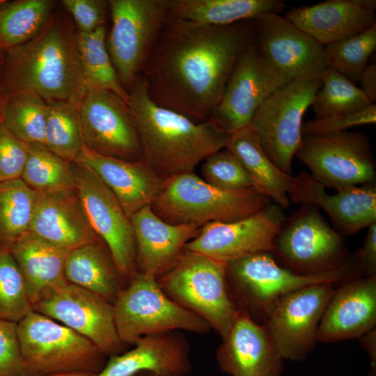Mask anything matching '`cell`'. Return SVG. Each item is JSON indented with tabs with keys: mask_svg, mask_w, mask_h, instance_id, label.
I'll return each instance as SVG.
<instances>
[{
	"mask_svg": "<svg viewBox=\"0 0 376 376\" xmlns=\"http://www.w3.org/2000/svg\"><path fill=\"white\" fill-rule=\"evenodd\" d=\"M253 41V20L214 26L167 19L141 76L155 103L207 121L236 62Z\"/></svg>",
	"mask_w": 376,
	"mask_h": 376,
	"instance_id": "6da1fadb",
	"label": "cell"
},
{
	"mask_svg": "<svg viewBox=\"0 0 376 376\" xmlns=\"http://www.w3.org/2000/svg\"><path fill=\"white\" fill-rule=\"evenodd\" d=\"M78 31L63 11L56 10L30 40L5 51L0 95L29 91L45 101L77 104L87 93L77 43Z\"/></svg>",
	"mask_w": 376,
	"mask_h": 376,
	"instance_id": "7a4b0ae2",
	"label": "cell"
},
{
	"mask_svg": "<svg viewBox=\"0 0 376 376\" xmlns=\"http://www.w3.org/2000/svg\"><path fill=\"white\" fill-rule=\"evenodd\" d=\"M127 93L143 159L162 178L194 172L200 163L225 148L230 134L211 120L196 122L157 104L141 75Z\"/></svg>",
	"mask_w": 376,
	"mask_h": 376,
	"instance_id": "3957f363",
	"label": "cell"
},
{
	"mask_svg": "<svg viewBox=\"0 0 376 376\" xmlns=\"http://www.w3.org/2000/svg\"><path fill=\"white\" fill-rule=\"evenodd\" d=\"M363 276L359 250L344 267L317 275H301L280 265L271 252L248 255L226 263L230 291L239 309L263 324L274 305L291 292L311 285L338 283Z\"/></svg>",
	"mask_w": 376,
	"mask_h": 376,
	"instance_id": "277c9868",
	"label": "cell"
},
{
	"mask_svg": "<svg viewBox=\"0 0 376 376\" xmlns=\"http://www.w3.org/2000/svg\"><path fill=\"white\" fill-rule=\"evenodd\" d=\"M270 203L271 200L255 187L225 190L190 172L164 178L151 207L168 223L200 227L244 218Z\"/></svg>",
	"mask_w": 376,
	"mask_h": 376,
	"instance_id": "5b68a950",
	"label": "cell"
},
{
	"mask_svg": "<svg viewBox=\"0 0 376 376\" xmlns=\"http://www.w3.org/2000/svg\"><path fill=\"white\" fill-rule=\"evenodd\" d=\"M157 280L173 301L203 318L222 340L227 337L240 310L228 287L226 263L184 249Z\"/></svg>",
	"mask_w": 376,
	"mask_h": 376,
	"instance_id": "8992f818",
	"label": "cell"
},
{
	"mask_svg": "<svg viewBox=\"0 0 376 376\" xmlns=\"http://www.w3.org/2000/svg\"><path fill=\"white\" fill-rule=\"evenodd\" d=\"M17 333L27 376L97 374L106 363L107 356L88 339L34 311L17 322Z\"/></svg>",
	"mask_w": 376,
	"mask_h": 376,
	"instance_id": "52a82bcc",
	"label": "cell"
},
{
	"mask_svg": "<svg viewBox=\"0 0 376 376\" xmlns=\"http://www.w3.org/2000/svg\"><path fill=\"white\" fill-rule=\"evenodd\" d=\"M116 331L127 346L150 334L185 331L205 334L210 325L182 307L160 288L157 278L136 272L113 304Z\"/></svg>",
	"mask_w": 376,
	"mask_h": 376,
	"instance_id": "ba28073f",
	"label": "cell"
},
{
	"mask_svg": "<svg viewBox=\"0 0 376 376\" xmlns=\"http://www.w3.org/2000/svg\"><path fill=\"white\" fill-rule=\"evenodd\" d=\"M282 267L301 275L331 272L352 258L343 236L331 228L313 205L301 203L285 219L271 251Z\"/></svg>",
	"mask_w": 376,
	"mask_h": 376,
	"instance_id": "9c48e42d",
	"label": "cell"
},
{
	"mask_svg": "<svg viewBox=\"0 0 376 376\" xmlns=\"http://www.w3.org/2000/svg\"><path fill=\"white\" fill-rule=\"evenodd\" d=\"M169 0H110L107 49L123 87L141 75L167 19Z\"/></svg>",
	"mask_w": 376,
	"mask_h": 376,
	"instance_id": "30bf717a",
	"label": "cell"
},
{
	"mask_svg": "<svg viewBox=\"0 0 376 376\" xmlns=\"http://www.w3.org/2000/svg\"><path fill=\"white\" fill-rule=\"evenodd\" d=\"M320 86V79L288 82L267 98L249 125L271 161L287 174L302 143L303 116Z\"/></svg>",
	"mask_w": 376,
	"mask_h": 376,
	"instance_id": "8fae6325",
	"label": "cell"
},
{
	"mask_svg": "<svg viewBox=\"0 0 376 376\" xmlns=\"http://www.w3.org/2000/svg\"><path fill=\"white\" fill-rule=\"evenodd\" d=\"M295 155L325 188L339 191L375 183L373 152L361 132L304 136Z\"/></svg>",
	"mask_w": 376,
	"mask_h": 376,
	"instance_id": "7c38bea8",
	"label": "cell"
},
{
	"mask_svg": "<svg viewBox=\"0 0 376 376\" xmlns=\"http://www.w3.org/2000/svg\"><path fill=\"white\" fill-rule=\"evenodd\" d=\"M77 194L93 232L107 244L123 288L136 273V249L130 217L105 184L87 166L71 162Z\"/></svg>",
	"mask_w": 376,
	"mask_h": 376,
	"instance_id": "4fadbf2b",
	"label": "cell"
},
{
	"mask_svg": "<svg viewBox=\"0 0 376 376\" xmlns=\"http://www.w3.org/2000/svg\"><path fill=\"white\" fill-rule=\"evenodd\" d=\"M335 283L304 287L279 301L263 324L283 360L304 359L318 343V331Z\"/></svg>",
	"mask_w": 376,
	"mask_h": 376,
	"instance_id": "5bb4252c",
	"label": "cell"
},
{
	"mask_svg": "<svg viewBox=\"0 0 376 376\" xmlns=\"http://www.w3.org/2000/svg\"><path fill=\"white\" fill-rule=\"evenodd\" d=\"M292 80L253 45L236 62L210 120L229 134L242 129L269 96Z\"/></svg>",
	"mask_w": 376,
	"mask_h": 376,
	"instance_id": "9a60e30c",
	"label": "cell"
},
{
	"mask_svg": "<svg viewBox=\"0 0 376 376\" xmlns=\"http://www.w3.org/2000/svg\"><path fill=\"white\" fill-rule=\"evenodd\" d=\"M33 311L84 336L106 356L126 351L116 331L113 304L86 289L66 281L41 297Z\"/></svg>",
	"mask_w": 376,
	"mask_h": 376,
	"instance_id": "2e32d148",
	"label": "cell"
},
{
	"mask_svg": "<svg viewBox=\"0 0 376 376\" xmlns=\"http://www.w3.org/2000/svg\"><path fill=\"white\" fill-rule=\"evenodd\" d=\"M85 146L108 157L143 160V153L131 108L107 90L87 91L79 105Z\"/></svg>",
	"mask_w": 376,
	"mask_h": 376,
	"instance_id": "e0dca14e",
	"label": "cell"
},
{
	"mask_svg": "<svg viewBox=\"0 0 376 376\" xmlns=\"http://www.w3.org/2000/svg\"><path fill=\"white\" fill-rule=\"evenodd\" d=\"M285 219L281 207L270 203L238 220L203 225L185 249L225 263L256 253L271 252Z\"/></svg>",
	"mask_w": 376,
	"mask_h": 376,
	"instance_id": "ac0fdd59",
	"label": "cell"
},
{
	"mask_svg": "<svg viewBox=\"0 0 376 376\" xmlns=\"http://www.w3.org/2000/svg\"><path fill=\"white\" fill-rule=\"evenodd\" d=\"M254 47L292 79H320L329 67L324 47L279 13L253 20Z\"/></svg>",
	"mask_w": 376,
	"mask_h": 376,
	"instance_id": "d6986e66",
	"label": "cell"
},
{
	"mask_svg": "<svg viewBox=\"0 0 376 376\" xmlns=\"http://www.w3.org/2000/svg\"><path fill=\"white\" fill-rule=\"evenodd\" d=\"M289 195L294 203L322 208L343 236L354 235L376 222L375 183L341 189L331 195L310 173L302 171L292 178Z\"/></svg>",
	"mask_w": 376,
	"mask_h": 376,
	"instance_id": "ffe728a7",
	"label": "cell"
},
{
	"mask_svg": "<svg viewBox=\"0 0 376 376\" xmlns=\"http://www.w3.org/2000/svg\"><path fill=\"white\" fill-rule=\"evenodd\" d=\"M375 324L376 275L349 279L335 288L319 325L318 342L358 338Z\"/></svg>",
	"mask_w": 376,
	"mask_h": 376,
	"instance_id": "44dd1931",
	"label": "cell"
},
{
	"mask_svg": "<svg viewBox=\"0 0 376 376\" xmlns=\"http://www.w3.org/2000/svg\"><path fill=\"white\" fill-rule=\"evenodd\" d=\"M130 350L109 357L95 376H133L147 371L159 376H187L191 371L190 349L180 331L140 338Z\"/></svg>",
	"mask_w": 376,
	"mask_h": 376,
	"instance_id": "7402d4cb",
	"label": "cell"
},
{
	"mask_svg": "<svg viewBox=\"0 0 376 376\" xmlns=\"http://www.w3.org/2000/svg\"><path fill=\"white\" fill-rule=\"evenodd\" d=\"M221 370L230 376H280L283 360L263 324L240 313L216 351Z\"/></svg>",
	"mask_w": 376,
	"mask_h": 376,
	"instance_id": "603a6c76",
	"label": "cell"
},
{
	"mask_svg": "<svg viewBox=\"0 0 376 376\" xmlns=\"http://www.w3.org/2000/svg\"><path fill=\"white\" fill-rule=\"evenodd\" d=\"M136 249V272L156 278L175 263L185 245L199 232L194 225L172 224L146 206L130 217Z\"/></svg>",
	"mask_w": 376,
	"mask_h": 376,
	"instance_id": "cb8c5ba5",
	"label": "cell"
},
{
	"mask_svg": "<svg viewBox=\"0 0 376 376\" xmlns=\"http://www.w3.org/2000/svg\"><path fill=\"white\" fill-rule=\"evenodd\" d=\"M87 166L115 195L130 217L151 205L164 178L143 159L127 161L97 154L86 146L76 161Z\"/></svg>",
	"mask_w": 376,
	"mask_h": 376,
	"instance_id": "d4e9b609",
	"label": "cell"
},
{
	"mask_svg": "<svg viewBox=\"0 0 376 376\" xmlns=\"http://www.w3.org/2000/svg\"><path fill=\"white\" fill-rule=\"evenodd\" d=\"M375 0H328L295 8L285 17L325 47L376 24Z\"/></svg>",
	"mask_w": 376,
	"mask_h": 376,
	"instance_id": "484cf974",
	"label": "cell"
},
{
	"mask_svg": "<svg viewBox=\"0 0 376 376\" xmlns=\"http://www.w3.org/2000/svg\"><path fill=\"white\" fill-rule=\"evenodd\" d=\"M37 194L31 232L68 252L97 242L77 195L50 197Z\"/></svg>",
	"mask_w": 376,
	"mask_h": 376,
	"instance_id": "4316f807",
	"label": "cell"
},
{
	"mask_svg": "<svg viewBox=\"0 0 376 376\" xmlns=\"http://www.w3.org/2000/svg\"><path fill=\"white\" fill-rule=\"evenodd\" d=\"M8 250L22 273L33 307L46 293L67 281L64 266L69 252L30 230Z\"/></svg>",
	"mask_w": 376,
	"mask_h": 376,
	"instance_id": "83f0119b",
	"label": "cell"
},
{
	"mask_svg": "<svg viewBox=\"0 0 376 376\" xmlns=\"http://www.w3.org/2000/svg\"><path fill=\"white\" fill-rule=\"evenodd\" d=\"M225 148L240 161L258 191L283 208L289 206L293 176L281 171L271 161L250 125L230 134Z\"/></svg>",
	"mask_w": 376,
	"mask_h": 376,
	"instance_id": "f1b7e54d",
	"label": "cell"
},
{
	"mask_svg": "<svg viewBox=\"0 0 376 376\" xmlns=\"http://www.w3.org/2000/svg\"><path fill=\"white\" fill-rule=\"evenodd\" d=\"M284 8L281 0H169L167 19L223 26L279 13Z\"/></svg>",
	"mask_w": 376,
	"mask_h": 376,
	"instance_id": "f546056e",
	"label": "cell"
},
{
	"mask_svg": "<svg viewBox=\"0 0 376 376\" xmlns=\"http://www.w3.org/2000/svg\"><path fill=\"white\" fill-rule=\"evenodd\" d=\"M65 280L113 304L123 288L119 272L109 253L97 242L70 251L66 257Z\"/></svg>",
	"mask_w": 376,
	"mask_h": 376,
	"instance_id": "4dcf8cb0",
	"label": "cell"
},
{
	"mask_svg": "<svg viewBox=\"0 0 376 376\" xmlns=\"http://www.w3.org/2000/svg\"><path fill=\"white\" fill-rule=\"evenodd\" d=\"M28 158L21 179L37 193L50 197L77 196L71 162L49 150L44 143H27Z\"/></svg>",
	"mask_w": 376,
	"mask_h": 376,
	"instance_id": "1f68e13d",
	"label": "cell"
},
{
	"mask_svg": "<svg viewBox=\"0 0 376 376\" xmlns=\"http://www.w3.org/2000/svg\"><path fill=\"white\" fill-rule=\"evenodd\" d=\"M56 4L52 0H3L0 3V48L6 51L36 36Z\"/></svg>",
	"mask_w": 376,
	"mask_h": 376,
	"instance_id": "d6a6232c",
	"label": "cell"
},
{
	"mask_svg": "<svg viewBox=\"0 0 376 376\" xmlns=\"http://www.w3.org/2000/svg\"><path fill=\"white\" fill-rule=\"evenodd\" d=\"M77 43L87 91H110L128 102V93L120 84L107 49L106 26L91 33L78 32Z\"/></svg>",
	"mask_w": 376,
	"mask_h": 376,
	"instance_id": "836d02e7",
	"label": "cell"
},
{
	"mask_svg": "<svg viewBox=\"0 0 376 376\" xmlns=\"http://www.w3.org/2000/svg\"><path fill=\"white\" fill-rule=\"evenodd\" d=\"M37 196L21 178L0 182V249L29 231Z\"/></svg>",
	"mask_w": 376,
	"mask_h": 376,
	"instance_id": "e575fe53",
	"label": "cell"
},
{
	"mask_svg": "<svg viewBox=\"0 0 376 376\" xmlns=\"http://www.w3.org/2000/svg\"><path fill=\"white\" fill-rule=\"evenodd\" d=\"M44 144L69 162L76 161L85 146L79 104L67 101H47Z\"/></svg>",
	"mask_w": 376,
	"mask_h": 376,
	"instance_id": "d590c367",
	"label": "cell"
},
{
	"mask_svg": "<svg viewBox=\"0 0 376 376\" xmlns=\"http://www.w3.org/2000/svg\"><path fill=\"white\" fill-rule=\"evenodd\" d=\"M47 110V101L35 93L16 92L3 97L2 123L23 142L44 143Z\"/></svg>",
	"mask_w": 376,
	"mask_h": 376,
	"instance_id": "8d00e7d4",
	"label": "cell"
},
{
	"mask_svg": "<svg viewBox=\"0 0 376 376\" xmlns=\"http://www.w3.org/2000/svg\"><path fill=\"white\" fill-rule=\"evenodd\" d=\"M321 86L312 107L315 118H325L363 110L373 104L350 79L328 67L321 75Z\"/></svg>",
	"mask_w": 376,
	"mask_h": 376,
	"instance_id": "74e56055",
	"label": "cell"
},
{
	"mask_svg": "<svg viewBox=\"0 0 376 376\" xmlns=\"http://www.w3.org/2000/svg\"><path fill=\"white\" fill-rule=\"evenodd\" d=\"M376 49V24L358 34L324 47L329 67L358 82Z\"/></svg>",
	"mask_w": 376,
	"mask_h": 376,
	"instance_id": "f35d334b",
	"label": "cell"
},
{
	"mask_svg": "<svg viewBox=\"0 0 376 376\" xmlns=\"http://www.w3.org/2000/svg\"><path fill=\"white\" fill-rule=\"evenodd\" d=\"M33 311L22 273L9 250L0 249V319L18 322Z\"/></svg>",
	"mask_w": 376,
	"mask_h": 376,
	"instance_id": "ab89813d",
	"label": "cell"
},
{
	"mask_svg": "<svg viewBox=\"0 0 376 376\" xmlns=\"http://www.w3.org/2000/svg\"><path fill=\"white\" fill-rule=\"evenodd\" d=\"M203 179L219 189L238 191L254 187V183L240 161L227 149L205 159L201 166Z\"/></svg>",
	"mask_w": 376,
	"mask_h": 376,
	"instance_id": "60d3db41",
	"label": "cell"
},
{
	"mask_svg": "<svg viewBox=\"0 0 376 376\" xmlns=\"http://www.w3.org/2000/svg\"><path fill=\"white\" fill-rule=\"evenodd\" d=\"M376 123V104L358 112L315 118L303 123V136H318L347 131L352 127Z\"/></svg>",
	"mask_w": 376,
	"mask_h": 376,
	"instance_id": "b9f144b4",
	"label": "cell"
},
{
	"mask_svg": "<svg viewBox=\"0 0 376 376\" xmlns=\"http://www.w3.org/2000/svg\"><path fill=\"white\" fill-rule=\"evenodd\" d=\"M27 158V143L0 123V182L21 178Z\"/></svg>",
	"mask_w": 376,
	"mask_h": 376,
	"instance_id": "7bdbcfd3",
	"label": "cell"
},
{
	"mask_svg": "<svg viewBox=\"0 0 376 376\" xmlns=\"http://www.w3.org/2000/svg\"><path fill=\"white\" fill-rule=\"evenodd\" d=\"M61 5L70 15L81 33H91L106 26L109 13V1L106 0H62Z\"/></svg>",
	"mask_w": 376,
	"mask_h": 376,
	"instance_id": "ee69618b",
	"label": "cell"
},
{
	"mask_svg": "<svg viewBox=\"0 0 376 376\" xmlns=\"http://www.w3.org/2000/svg\"><path fill=\"white\" fill-rule=\"evenodd\" d=\"M0 376H27L17 323L0 319Z\"/></svg>",
	"mask_w": 376,
	"mask_h": 376,
	"instance_id": "f6af8a7d",
	"label": "cell"
},
{
	"mask_svg": "<svg viewBox=\"0 0 376 376\" xmlns=\"http://www.w3.org/2000/svg\"><path fill=\"white\" fill-rule=\"evenodd\" d=\"M359 250L364 276L376 275V222L368 226L363 245Z\"/></svg>",
	"mask_w": 376,
	"mask_h": 376,
	"instance_id": "bcb514c9",
	"label": "cell"
},
{
	"mask_svg": "<svg viewBox=\"0 0 376 376\" xmlns=\"http://www.w3.org/2000/svg\"><path fill=\"white\" fill-rule=\"evenodd\" d=\"M358 82L360 88L375 104L376 102V64L368 65L361 72Z\"/></svg>",
	"mask_w": 376,
	"mask_h": 376,
	"instance_id": "7dc6e473",
	"label": "cell"
},
{
	"mask_svg": "<svg viewBox=\"0 0 376 376\" xmlns=\"http://www.w3.org/2000/svg\"><path fill=\"white\" fill-rule=\"evenodd\" d=\"M357 339L370 359L368 376H376V329H371Z\"/></svg>",
	"mask_w": 376,
	"mask_h": 376,
	"instance_id": "c3c4849f",
	"label": "cell"
},
{
	"mask_svg": "<svg viewBox=\"0 0 376 376\" xmlns=\"http://www.w3.org/2000/svg\"><path fill=\"white\" fill-rule=\"evenodd\" d=\"M95 373H68L50 375L48 376H95Z\"/></svg>",
	"mask_w": 376,
	"mask_h": 376,
	"instance_id": "681fc988",
	"label": "cell"
},
{
	"mask_svg": "<svg viewBox=\"0 0 376 376\" xmlns=\"http://www.w3.org/2000/svg\"><path fill=\"white\" fill-rule=\"evenodd\" d=\"M133 376H159V375L155 373H150V372L143 371V372L138 373Z\"/></svg>",
	"mask_w": 376,
	"mask_h": 376,
	"instance_id": "f907efd6",
	"label": "cell"
},
{
	"mask_svg": "<svg viewBox=\"0 0 376 376\" xmlns=\"http://www.w3.org/2000/svg\"><path fill=\"white\" fill-rule=\"evenodd\" d=\"M3 97L0 95V123L2 122V106Z\"/></svg>",
	"mask_w": 376,
	"mask_h": 376,
	"instance_id": "816d5d0a",
	"label": "cell"
},
{
	"mask_svg": "<svg viewBox=\"0 0 376 376\" xmlns=\"http://www.w3.org/2000/svg\"><path fill=\"white\" fill-rule=\"evenodd\" d=\"M4 54H5V51L0 48V70H1L2 63L3 61Z\"/></svg>",
	"mask_w": 376,
	"mask_h": 376,
	"instance_id": "f5cc1de1",
	"label": "cell"
},
{
	"mask_svg": "<svg viewBox=\"0 0 376 376\" xmlns=\"http://www.w3.org/2000/svg\"><path fill=\"white\" fill-rule=\"evenodd\" d=\"M3 0H0V3L3 1Z\"/></svg>",
	"mask_w": 376,
	"mask_h": 376,
	"instance_id": "db71d44e",
	"label": "cell"
}]
</instances>
